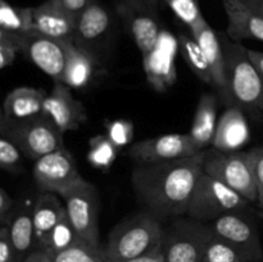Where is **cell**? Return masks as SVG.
Listing matches in <instances>:
<instances>
[{"label":"cell","instance_id":"39","mask_svg":"<svg viewBox=\"0 0 263 262\" xmlns=\"http://www.w3.org/2000/svg\"><path fill=\"white\" fill-rule=\"evenodd\" d=\"M127 262H164V258H163V253H162L161 247H159V248H157L156 251L151 252V253L145 254V256L138 257V258L131 259V261H127Z\"/></svg>","mask_w":263,"mask_h":262},{"label":"cell","instance_id":"18","mask_svg":"<svg viewBox=\"0 0 263 262\" xmlns=\"http://www.w3.org/2000/svg\"><path fill=\"white\" fill-rule=\"evenodd\" d=\"M33 204L35 200L25 198L18 200L17 208L10 217L7 228L17 253L18 262H23L36 251L35 225H33Z\"/></svg>","mask_w":263,"mask_h":262},{"label":"cell","instance_id":"24","mask_svg":"<svg viewBox=\"0 0 263 262\" xmlns=\"http://www.w3.org/2000/svg\"><path fill=\"white\" fill-rule=\"evenodd\" d=\"M217 104L218 99L215 94H203L195 109L189 135L199 151H205L212 145L217 128Z\"/></svg>","mask_w":263,"mask_h":262},{"label":"cell","instance_id":"37","mask_svg":"<svg viewBox=\"0 0 263 262\" xmlns=\"http://www.w3.org/2000/svg\"><path fill=\"white\" fill-rule=\"evenodd\" d=\"M51 2L77 18L86 9L91 0H51Z\"/></svg>","mask_w":263,"mask_h":262},{"label":"cell","instance_id":"1","mask_svg":"<svg viewBox=\"0 0 263 262\" xmlns=\"http://www.w3.org/2000/svg\"><path fill=\"white\" fill-rule=\"evenodd\" d=\"M204 152L162 163L138 164L131 174V182L144 208L161 220L186 216L195 185L203 174Z\"/></svg>","mask_w":263,"mask_h":262},{"label":"cell","instance_id":"29","mask_svg":"<svg viewBox=\"0 0 263 262\" xmlns=\"http://www.w3.org/2000/svg\"><path fill=\"white\" fill-rule=\"evenodd\" d=\"M202 262H248L234 246L212 234L204 249Z\"/></svg>","mask_w":263,"mask_h":262},{"label":"cell","instance_id":"33","mask_svg":"<svg viewBox=\"0 0 263 262\" xmlns=\"http://www.w3.org/2000/svg\"><path fill=\"white\" fill-rule=\"evenodd\" d=\"M23 153L9 139L0 138V167L5 171L14 174L20 171Z\"/></svg>","mask_w":263,"mask_h":262},{"label":"cell","instance_id":"11","mask_svg":"<svg viewBox=\"0 0 263 262\" xmlns=\"http://www.w3.org/2000/svg\"><path fill=\"white\" fill-rule=\"evenodd\" d=\"M117 13L135 41L141 55L154 50L162 33L154 8L146 0H118Z\"/></svg>","mask_w":263,"mask_h":262},{"label":"cell","instance_id":"7","mask_svg":"<svg viewBox=\"0 0 263 262\" xmlns=\"http://www.w3.org/2000/svg\"><path fill=\"white\" fill-rule=\"evenodd\" d=\"M212 229L189 216L177 217L164 228L161 249L164 262H202Z\"/></svg>","mask_w":263,"mask_h":262},{"label":"cell","instance_id":"20","mask_svg":"<svg viewBox=\"0 0 263 262\" xmlns=\"http://www.w3.org/2000/svg\"><path fill=\"white\" fill-rule=\"evenodd\" d=\"M46 95L45 90L30 86L12 90L3 103L0 122H20L41 115Z\"/></svg>","mask_w":263,"mask_h":262},{"label":"cell","instance_id":"13","mask_svg":"<svg viewBox=\"0 0 263 262\" xmlns=\"http://www.w3.org/2000/svg\"><path fill=\"white\" fill-rule=\"evenodd\" d=\"M22 51L54 82H63L66 66L64 41L55 40L32 31L28 35L23 36Z\"/></svg>","mask_w":263,"mask_h":262},{"label":"cell","instance_id":"16","mask_svg":"<svg viewBox=\"0 0 263 262\" xmlns=\"http://www.w3.org/2000/svg\"><path fill=\"white\" fill-rule=\"evenodd\" d=\"M77 18L51 0L33 7V31L59 41H74Z\"/></svg>","mask_w":263,"mask_h":262},{"label":"cell","instance_id":"35","mask_svg":"<svg viewBox=\"0 0 263 262\" xmlns=\"http://www.w3.org/2000/svg\"><path fill=\"white\" fill-rule=\"evenodd\" d=\"M0 262H18L7 226L0 228Z\"/></svg>","mask_w":263,"mask_h":262},{"label":"cell","instance_id":"34","mask_svg":"<svg viewBox=\"0 0 263 262\" xmlns=\"http://www.w3.org/2000/svg\"><path fill=\"white\" fill-rule=\"evenodd\" d=\"M107 136L118 146H125L133 140L134 125L127 120H115L107 123Z\"/></svg>","mask_w":263,"mask_h":262},{"label":"cell","instance_id":"15","mask_svg":"<svg viewBox=\"0 0 263 262\" xmlns=\"http://www.w3.org/2000/svg\"><path fill=\"white\" fill-rule=\"evenodd\" d=\"M195 40L199 43L204 51L207 61L210 63L211 72L213 76V82H215V89L222 102L228 107H231L234 104V100L231 98L230 90H229L228 79H226V68H225V55H223V49L221 45V39L218 33L211 27L207 20L203 23H200L198 27L190 31Z\"/></svg>","mask_w":263,"mask_h":262},{"label":"cell","instance_id":"23","mask_svg":"<svg viewBox=\"0 0 263 262\" xmlns=\"http://www.w3.org/2000/svg\"><path fill=\"white\" fill-rule=\"evenodd\" d=\"M66 66L63 84L71 89L86 87L95 72V57L91 51L81 48L74 41H64Z\"/></svg>","mask_w":263,"mask_h":262},{"label":"cell","instance_id":"3","mask_svg":"<svg viewBox=\"0 0 263 262\" xmlns=\"http://www.w3.org/2000/svg\"><path fill=\"white\" fill-rule=\"evenodd\" d=\"M220 39L234 104L253 115H263V79L249 58L248 48L223 33Z\"/></svg>","mask_w":263,"mask_h":262},{"label":"cell","instance_id":"27","mask_svg":"<svg viewBox=\"0 0 263 262\" xmlns=\"http://www.w3.org/2000/svg\"><path fill=\"white\" fill-rule=\"evenodd\" d=\"M53 262H110L104 246H92L79 240L63 251L49 253Z\"/></svg>","mask_w":263,"mask_h":262},{"label":"cell","instance_id":"40","mask_svg":"<svg viewBox=\"0 0 263 262\" xmlns=\"http://www.w3.org/2000/svg\"><path fill=\"white\" fill-rule=\"evenodd\" d=\"M248 55L251 58L252 63L254 64V67H256L257 71L259 72V74H261L263 79V51L248 48Z\"/></svg>","mask_w":263,"mask_h":262},{"label":"cell","instance_id":"2","mask_svg":"<svg viewBox=\"0 0 263 262\" xmlns=\"http://www.w3.org/2000/svg\"><path fill=\"white\" fill-rule=\"evenodd\" d=\"M164 226L149 211L134 213L113 228L104 246L110 262H127L156 251L162 244Z\"/></svg>","mask_w":263,"mask_h":262},{"label":"cell","instance_id":"38","mask_svg":"<svg viewBox=\"0 0 263 262\" xmlns=\"http://www.w3.org/2000/svg\"><path fill=\"white\" fill-rule=\"evenodd\" d=\"M254 175H256L257 192H258V205L263 208V146L258 148L257 152Z\"/></svg>","mask_w":263,"mask_h":262},{"label":"cell","instance_id":"28","mask_svg":"<svg viewBox=\"0 0 263 262\" xmlns=\"http://www.w3.org/2000/svg\"><path fill=\"white\" fill-rule=\"evenodd\" d=\"M118 146L107 135H98L90 139L87 159L90 164L99 170H108L117 157Z\"/></svg>","mask_w":263,"mask_h":262},{"label":"cell","instance_id":"30","mask_svg":"<svg viewBox=\"0 0 263 262\" xmlns=\"http://www.w3.org/2000/svg\"><path fill=\"white\" fill-rule=\"evenodd\" d=\"M163 2L172 10V13L189 27L190 31L205 21L200 10L199 0H163Z\"/></svg>","mask_w":263,"mask_h":262},{"label":"cell","instance_id":"21","mask_svg":"<svg viewBox=\"0 0 263 262\" xmlns=\"http://www.w3.org/2000/svg\"><path fill=\"white\" fill-rule=\"evenodd\" d=\"M66 207L54 193H41L33 204L36 248L45 251L55 226L66 217Z\"/></svg>","mask_w":263,"mask_h":262},{"label":"cell","instance_id":"12","mask_svg":"<svg viewBox=\"0 0 263 262\" xmlns=\"http://www.w3.org/2000/svg\"><path fill=\"white\" fill-rule=\"evenodd\" d=\"M240 212H230L211 222L212 233L235 247L248 262H259L263 258V251L258 230Z\"/></svg>","mask_w":263,"mask_h":262},{"label":"cell","instance_id":"10","mask_svg":"<svg viewBox=\"0 0 263 262\" xmlns=\"http://www.w3.org/2000/svg\"><path fill=\"white\" fill-rule=\"evenodd\" d=\"M199 151L187 134H164L143 139L128 149V157L138 164H154L186 158Z\"/></svg>","mask_w":263,"mask_h":262},{"label":"cell","instance_id":"42","mask_svg":"<svg viewBox=\"0 0 263 262\" xmlns=\"http://www.w3.org/2000/svg\"><path fill=\"white\" fill-rule=\"evenodd\" d=\"M239 2L243 3L247 8L263 17V0H239Z\"/></svg>","mask_w":263,"mask_h":262},{"label":"cell","instance_id":"14","mask_svg":"<svg viewBox=\"0 0 263 262\" xmlns=\"http://www.w3.org/2000/svg\"><path fill=\"white\" fill-rule=\"evenodd\" d=\"M62 133L77 130L86 122L85 107L73 97L71 87L63 82H54L50 94L46 95L44 110Z\"/></svg>","mask_w":263,"mask_h":262},{"label":"cell","instance_id":"22","mask_svg":"<svg viewBox=\"0 0 263 262\" xmlns=\"http://www.w3.org/2000/svg\"><path fill=\"white\" fill-rule=\"evenodd\" d=\"M110 22L107 8L97 0H91L86 9L77 17L74 43L92 53L94 44L102 40L109 31Z\"/></svg>","mask_w":263,"mask_h":262},{"label":"cell","instance_id":"9","mask_svg":"<svg viewBox=\"0 0 263 262\" xmlns=\"http://www.w3.org/2000/svg\"><path fill=\"white\" fill-rule=\"evenodd\" d=\"M33 179L41 193L62 195L84 180L77 169L73 156L66 148L49 153L36 159Z\"/></svg>","mask_w":263,"mask_h":262},{"label":"cell","instance_id":"19","mask_svg":"<svg viewBox=\"0 0 263 262\" xmlns=\"http://www.w3.org/2000/svg\"><path fill=\"white\" fill-rule=\"evenodd\" d=\"M228 17L226 35L234 41L257 40L263 43V17L239 0H222Z\"/></svg>","mask_w":263,"mask_h":262},{"label":"cell","instance_id":"6","mask_svg":"<svg viewBox=\"0 0 263 262\" xmlns=\"http://www.w3.org/2000/svg\"><path fill=\"white\" fill-rule=\"evenodd\" d=\"M249 203L230 186L203 172L193 192L186 216L211 223L230 212L246 210Z\"/></svg>","mask_w":263,"mask_h":262},{"label":"cell","instance_id":"5","mask_svg":"<svg viewBox=\"0 0 263 262\" xmlns=\"http://www.w3.org/2000/svg\"><path fill=\"white\" fill-rule=\"evenodd\" d=\"M0 133L33 161L64 148V133L45 113L20 122H0Z\"/></svg>","mask_w":263,"mask_h":262},{"label":"cell","instance_id":"43","mask_svg":"<svg viewBox=\"0 0 263 262\" xmlns=\"http://www.w3.org/2000/svg\"><path fill=\"white\" fill-rule=\"evenodd\" d=\"M146 2H148V4L151 5V7H153L154 9H156V8L158 7V3H159V0H146Z\"/></svg>","mask_w":263,"mask_h":262},{"label":"cell","instance_id":"8","mask_svg":"<svg viewBox=\"0 0 263 262\" xmlns=\"http://www.w3.org/2000/svg\"><path fill=\"white\" fill-rule=\"evenodd\" d=\"M67 216L82 241L100 246L99 240V194L87 180L72 186L61 195Z\"/></svg>","mask_w":263,"mask_h":262},{"label":"cell","instance_id":"36","mask_svg":"<svg viewBox=\"0 0 263 262\" xmlns=\"http://www.w3.org/2000/svg\"><path fill=\"white\" fill-rule=\"evenodd\" d=\"M17 204L18 200L13 199L9 193L4 188H2L0 189V223L2 226H5L9 222L10 217L17 208Z\"/></svg>","mask_w":263,"mask_h":262},{"label":"cell","instance_id":"31","mask_svg":"<svg viewBox=\"0 0 263 262\" xmlns=\"http://www.w3.org/2000/svg\"><path fill=\"white\" fill-rule=\"evenodd\" d=\"M79 240H81V239L79 238L76 230H74L71 221H69L68 216L66 215V217L55 226V229L51 233L45 252L55 253V252L63 251V249L68 248V247H71L72 244Z\"/></svg>","mask_w":263,"mask_h":262},{"label":"cell","instance_id":"41","mask_svg":"<svg viewBox=\"0 0 263 262\" xmlns=\"http://www.w3.org/2000/svg\"><path fill=\"white\" fill-rule=\"evenodd\" d=\"M23 262H53V259L49 256L48 252L41 251V249H36V251H33Z\"/></svg>","mask_w":263,"mask_h":262},{"label":"cell","instance_id":"26","mask_svg":"<svg viewBox=\"0 0 263 262\" xmlns=\"http://www.w3.org/2000/svg\"><path fill=\"white\" fill-rule=\"evenodd\" d=\"M177 44H179L182 57L186 61L190 69L194 72V74H197L200 81L215 87V82H213V76L212 72H211L210 63L207 61V57H205L199 43L195 40L194 36L192 33L190 35L180 33L179 38H177Z\"/></svg>","mask_w":263,"mask_h":262},{"label":"cell","instance_id":"17","mask_svg":"<svg viewBox=\"0 0 263 262\" xmlns=\"http://www.w3.org/2000/svg\"><path fill=\"white\" fill-rule=\"evenodd\" d=\"M249 138L251 131L244 109L239 105H231L218 118L212 148L221 152H238L248 143Z\"/></svg>","mask_w":263,"mask_h":262},{"label":"cell","instance_id":"25","mask_svg":"<svg viewBox=\"0 0 263 262\" xmlns=\"http://www.w3.org/2000/svg\"><path fill=\"white\" fill-rule=\"evenodd\" d=\"M0 31L17 36L33 31V7H17L0 0Z\"/></svg>","mask_w":263,"mask_h":262},{"label":"cell","instance_id":"4","mask_svg":"<svg viewBox=\"0 0 263 262\" xmlns=\"http://www.w3.org/2000/svg\"><path fill=\"white\" fill-rule=\"evenodd\" d=\"M257 152L258 148L238 152L205 149L203 172L220 180L251 203H258L254 175Z\"/></svg>","mask_w":263,"mask_h":262},{"label":"cell","instance_id":"32","mask_svg":"<svg viewBox=\"0 0 263 262\" xmlns=\"http://www.w3.org/2000/svg\"><path fill=\"white\" fill-rule=\"evenodd\" d=\"M22 40L23 36L0 31V69H7L14 63L18 51H22Z\"/></svg>","mask_w":263,"mask_h":262}]
</instances>
